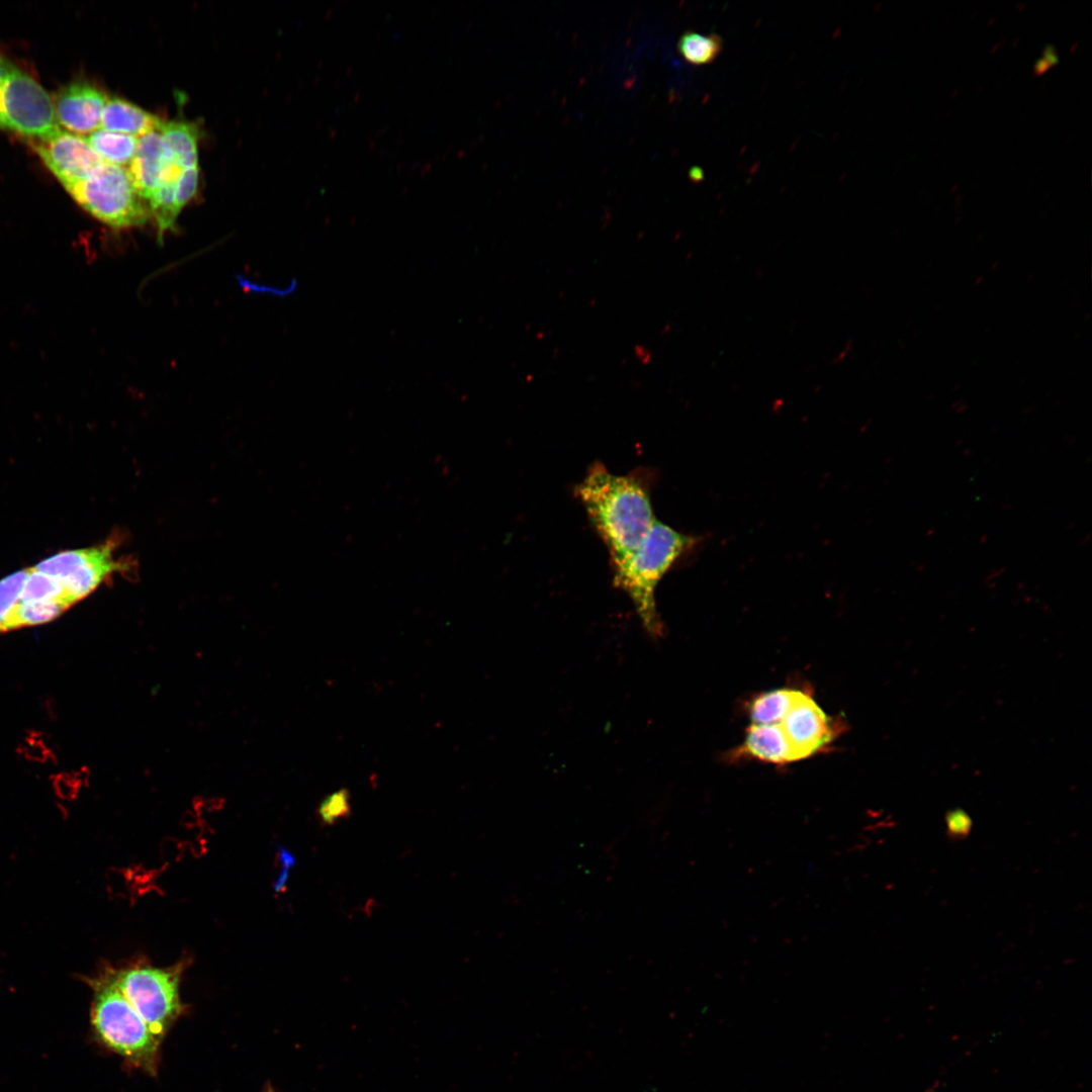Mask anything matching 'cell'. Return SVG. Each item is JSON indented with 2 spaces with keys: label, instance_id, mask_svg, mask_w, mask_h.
Wrapping results in <instances>:
<instances>
[{
  "label": "cell",
  "instance_id": "27",
  "mask_svg": "<svg viewBox=\"0 0 1092 1092\" xmlns=\"http://www.w3.org/2000/svg\"><path fill=\"white\" fill-rule=\"evenodd\" d=\"M0 127L4 128L3 114H2V103H1V83H0Z\"/></svg>",
  "mask_w": 1092,
  "mask_h": 1092
},
{
  "label": "cell",
  "instance_id": "22",
  "mask_svg": "<svg viewBox=\"0 0 1092 1092\" xmlns=\"http://www.w3.org/2000/svg\"><path fill=\"white\" fill-rule=\"evenodd\" d=\"M320 819L325 825H332L350 814L349 793L340 790L323 800L317 809Z\"/></svg>",
  "mask_w": 1092,
  "mask_h": 1092
},
{
  "label": "cell",
  "instance_id": "1",
  "mask_svg": "<svg viewBox=\"0 0 1092 1092\" xmlns=\"http://www.w3.org/2000/svg\"><path fill=\"white\" fill-rule=\"evenodd\" d=\"M594 528L605 543L614 569L638 548L656 521L646 478L614 474L595 463L575 487Z\"/></svg>",
  "mask_w": 1092,
  "mask_h": 1092
},
{
  "label": "cell",
  "instance_id": "12",
  "mask_svg": "<svg viewBox=\"0 0 1092 1092\" xmlns=\"http://www.w3.org/2000/svg\"><path fill=\"white\" fill-rule=\"evenodd\" d=\"M163 120L140 106L118 97L107 98L101 119V128L142 136L158 130Z\"/></svg>",
  "mask_w": 1092,
  "mask_h": 1092
},
{
  "label": "cell",
  "instance_id": "7",
  "mask_svg": "<svg viewBox=\"0 0 1092 1092\" xmlns=\"http://www.w3.org/2000/svg\"><path fill=\"white\" fill-rule=\"evenodd\" d=\"M114 538L98 546L59 552L33 566L57 578L72 606L94 592L114 573L127 571L129 565L115 556Z\"/></svg>",
  "mask_w": 1092,
  "mask_h": 1092
},
{
  "label": "cell",
  "instance_id": "15",
  "mask_svg": "<svg viewBox=\"0 0 1092 1092\" xmlns=\"http://www.w3.org/2000/svg\"><path fill=\"white\" fill-rule=\"evenodd\" d=\"M84 138L105 163L118 167H128L136 152L132 135L99 128Z\"/></svg>",
  "mask_w": 1092,
  "mask_h": 1092
},
{
  "label": "cell",
  "instance_id": "2",
  "mask_svg": "<svg viewBox=\"0 0 1092 1092\" xmlns=\"http://www.w3.org/2000/svg\"><path fill=\"white\" fill-rule=\"evenodd\" d=\"M93 989L91 1024L98 1039L130 1065L154 1075L162 1040L119 989L113 970L88 980Z\"/></svg>",
  "mask_w": 1092,
  "mask_h": 1092
},
{
  "label": "cell",
  "instance_id": "8",
  "mask_svg": "<svg viewBox=\"0 0 1092 1092\" xmlns=\"http://www.w3.org/2000/svg\"><path fill=\"white\" fill-rule=\"evenodd\" d=\"M32 146L63 185L91 177L105 163L84 136L63 129Z\"/></svg>",
  "mask_w": 1092,
  "mask_h": 1092
},
{
  "label": "cell",
  "instance_id": "26",
  "mask_svg": "<svg viewBox=\"0 0 1092 1092\" xmlns=\"http://www.w3.org/2000/svg\"><path fill=\"white\" fill-rule=\"evenodd\" d=\"M53 784L60 796L67 797L74 792L76 781L73 776L60 772L53 778Z\"/></svg>",
  "mask_w": 1092,
  "mask_h": 1092
},
{
  "label": "cell",
  "instance_id": "11",
  "mask_svg": "<svg viewBox=\"0 0 1092 1092\" xmlns=\"http://www.w3.org/2000/svg\"><path fill=\"white\" fill-rule=\"evenodd\" d=\"M107 97L103 91L86 82H73L59 90L54 107L60 126L67 131L86 136L101 128L102 112Z\"/></svg>",
  "mask_w": 1092,
  "mask_h": 1092
},
{
  "label": "cell",
  "instance_id": "14",
  "mask_svg": "<svg viewBox=\"0 0 1092 1092\" xmlns=\"http://www.w3.org/2000/svg\"><path fill=\"white\" fill-rule=\"evenodd\" d=\"M169 144L181 169L198 166L199 128L189 121H163L158 129Z\"/></svg>",
  "mask_w": 1092,
  "mask_h": 1092
},
{
  "label": "cell",
  "instance_id": "3",
  "mask_svg": "<svg viewBox=\"0 0 1092 1092\" xmlns=\"http://www.w3.org/2000/svg\"><path fill=\"white\" fill-rule=\"evenodd\" d=\"M695 542L694 537L656 520L638 548L614 569L615 584L629 596L643 626L653 635L661 632L655 603L656 586Z\"/></svg>",
  "mask_w": 1092,
  "mask_h": 1092
},
{
  "label": "cell",
  "instance_id": "28",
  "mask_svg": "<svg viewBox=\"0 0 1092 1092\" xmlns=\"http://www.w3.org/2000/svg\"><path fill=\"white\" fill-rule=\"evenodd\" d=\"M263 1092H273V1090L271 1089V1087L268 1086V1087H266V1090H264Z\"/></svg>",
  "mask_w": 1092,
  "mask_h": 1092
},
{
  "label": "cell",
  "instance_id": "20",
  "mask_svg": "<svg viewBox=\"0 0 1092 1092\" xmlns=\"http://www.w3.org/2000/svg\"><path fill=\"white\" fill-rule=\"evenodd\" d=\"M19 601H61L69 608L71 607L67 601L62 583L57 578L38 571L33 566L28 568V574L24 581Z\"/></svg>",
  "mask_w": 1092,
  "mask_h": 1092
},
{
  "label": "cell",
  "instance_id": "24",
  "mask_svg": "<svg viewBox=\"0 0 1092 1092\" xmlns=\"http://www.w3.org/2000/svg\"><path fill=\"white\" fill-rule=\"evenodd\" d=\"M198 166L182 170L175 187V203L179 211L195 195L198 185Z\"/></svg>",
  "mask_w": 1092,
  "mask_h": 1092
},
{
  "label": "cell",
  "instance_id": "4",
  "mask_svg": "<svg viewBox=\"0 0 1092 1092\" xmlns=\"http://www.w3.org/2000/svg\"><path fill=\"white\" fill-rule=\"evenodd\" d=\"M63 186L84 210L111 228L140 226L150 216L148 204L122 167L104 163L91 177Z\"/></svg>",
  "mask_w": 1092,
  "mask_h": 1092
},
{
  "label": "cell",
  "instance_id": "17",
  "mask_svg": "<svg viewBox=\"0 0 1092 1092\" xmlns=\"http://www.w3.org/2000/svg\"><path fill=\"white\" fill-rule=\"evenodd\" d=\"M69 607L61 601L18 602L12 610L7 631L49 623L64 613Z\"/></svg>",
  "mask_w": 1092,
  "mask_h": 1092
},
{
  "label": "cell",
  "instance_id": "23",
  "mask_svg": "<svg viewBox=\"0 0 1092 1092\" xmlns=\"http://www.w3.org/2000/svg\"><path fill=\"white\" fill-rule=\"evenodd\" d=\"M17 751L25 759L39 763L48 762L54 758L51 748L42 736L35 731H30L23 737Z\"/></svg>",
  "mask_w": 1092,
  "mask_h": 1092
},
{
  "label": "cell",
  "instance_id": "5",
  "mask_svg": "<svg viewBox=\"0 0 1092 1092\" xmlns=\"http://www.w3.org/2000/svg\"><path fill=\"white\" fill-rule=\"evenodd\" d=\"M181 972V965L159 969L136 964L113 970L125 998L161 1040L183 1011L179 995Z\"/></svg>",
  "mask_w": 1092,
  "mask_h": 1092
},
{
  "label": "cell",
  "instance_id": "18",
  "mask_svg": "<svg viewBox=\"0 0 1092 1092\" xmlns=\"http://www.w3.org/2000/svg\"><path fill=\"white\" fill-rule=\"evenodd\" d=\"M681 57L692 65L711 64L723 49V39L716 33L708 35L696 31H685L677 42Z\"/></svg>",
  "mask_w": 1092,
  "mask_h": 1092
},
{
  "label": "cell",
  "instance_id": "16",
  "mask_svg": "<svg viewBox=\"0 0 1092 1092\" xmlns=\"http://www.w3.org/2000/svg\"><path fill=\"white\" fill-rule=\"evenodd\" d=\"M800 690L777 689L756 697L749 709L752 724H779L797 700Z\"/></svg>",
  "mask_w": 1092,
  "mask_h": 1092
},
{
  "label": "cell",
  "instance_id": "21",
  "mask_svg": "<svg viewBox=\"0 0 1092 1092\" xmlns=\"http://www.w3.org/2000/svg\"><path fill=\"white\" fill-rule=\"evenodd\" d=\"M28 568L14 572L0 580V633L7 631L9 616L19 602Z\"/></svg>",
  "mask_w": 1092,
  "mask_h": 1092
},
{
  "label": "cell",
  "instance_id": "19",
  "mask_svg": "<svg viewBox=\"0 0 1092 1092\" xmlns=\"http://www.w3.org/2000/svg\"><path fill=\"white\" fill-rule=\"evenodd\" d=\"M177 180H171L159 187L148 199V208L156 220L159 242L163 241L167 231L174 230L180 211L175 203Z\"/></svg>",
  "mask_w": 1092,
  "mask_h": 1092
},
{
  "label": "cell",
  "instance_id": "13",
  "mask_svg": "<svg viewBox=\"0 0 1092 1092\" xmlns=\"http://www.w3.org/2000/svg\"><path fill=\"white\" fill-rule=\"evenodd\" d=\"M741 752L776 764L795 761L780 724H751L746 731Z\"/></svg>",
  "mask_w": 1092,
  "mask_h": 1092
},
{
  "label": "cell",
  "instance_id": "10",
  "mask_svg": "<svg viewBox=\"0 0 1092 1092\" xmlns=\"http://www.w3.org/2000/svg\"><path fill=\"white\" fill-rule=\"evenodd\" d=\"M182 170L176 165L166 139L154 130L138 139L136 152L127 171L139 194L148 200L164 183L177 180Z\"/></svg>",
  "mask_w": 1092,
  "mask_h": 1092
},
{
  "label": "cell",
  "instance_id": "6",
  "mask_svg": "<svg viewBox=\"0 0 1092 1092\" xmlns=\"http://www.w3.org/2000/svg\"><path fill=\"white\" fill-rule=\"evenodd\" d=\"M0 83L4 128L33 140L50 138L62 129L47 91L1 56Z\"/></svg>",
  "mask_w": 1092,
  "mask_h": 1092
},
{
  "label": "cell",
  "instance_id": "9",
  "mask_svg": "<svg viewBox=\"0 0 1092 1092\" xmlns=\"http://www.w3.org/2000/svg\"><path fill=\"white\" fill-rule=\"evenodd\" d=\"M779 724L795 760L807 758L818 752L829 744L835 735L833 721L809 694L802 691Z\"/></svg>",
  "mask_w": 1092,
  "mask_h": 1092
},
{
  "label": "cell",
  "instance_id": "25",
  "mask_svg": "<svg viewBox=\"0 0 1092 1092\" xmlns=\"http://www.w3.org/2000/svg\"><path fill=\"white\" fill-rule=\"evenodd\" d=\"M946 823L948 832L959 836H962L963 833H967L971 825L969 816L959 810L948 814Z\"/></svg>",
  "mask_w": 1092,
  "mask_h": 1092
}]
</instances>
